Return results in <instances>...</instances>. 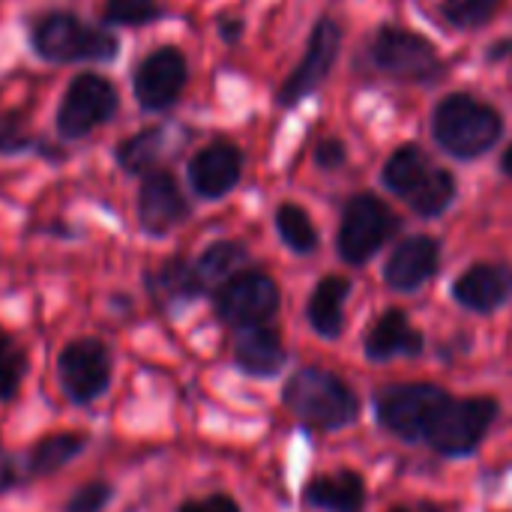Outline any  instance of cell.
<instances>
[{
    "mask_svg": "<svg viewBox=\"0 0 512 512\" xmlns=\"http://www.w3.org/2000/svg\"><path fill=\"white\" fill-rule=\"evenodd\" d=\"M285 405L315 429H342L357 420L354 393L324 369H300L285 387Z\"/></svg>",
    "mask_w": 512,
    "mask_h": 512,
    "instance_id": "6da1fadb",
    "label": "cell"
},
{
    "mask_svg": "<svg viewBox=\"0 0 512 512\" xmlns=\"http://www.w3.org/2000/svg\"><path fill=\"white\" fill-rule=\"evenodd\" d=\"M498 135H501L498 111L468 93H456L444 99L435 111V138L447 153L459 159L486 153L498 141Z\"/></svg>",
    "mask_w": 512,
    "mask_h": 512,
    "instance_id": "7a4b0ae2",
    "label": "cell"
},
{
    "mask_svg": "<svg viewBox=\"0 0 512 512\" xmlns=\"http://www.w3.org/2000/svg\"><path fill=\"white\" fill-rule=\"evenodd\" d=\"M33 45L45 60H111L117 54V39L102 27H87L69 12H51L33 27Z\"/></svg>",
    "mask_w": 512,
    "mask_h": 512,
    "instance_id": "3957f363",
    "label": "cell"
},
{
    "mask_svg": "<svg viewBox=\"0 0 512 512\" xmlns=\"http://www.w3.org/2000/svg\"><path fill=\"white\" fill-rule=\"evenodd\" d=\"M57 378L72 405H90L111 384V351L99 339H72L57 354Z\"/></svg>",
    "mask_w": 512,
    "mask_h": 512,
    "instance_id": "277c9868",
    "label": "cell"
},
{
    "mask_svg": "<svg viewBox=\"0 0 512 512\" xmlns=\"http://www.w3.org/2000/svg\"><path fill=\"white\" fill-rule=\"evenodd\" d=\"M498 405L492 399H447L426 429V441L447 456L471 453L489 426L495 423Z\"/></svg>",
    "mask_w": 512,
    "mask_h": 512,
    "instance_id": "5b68a950",
    "label": "cell"
},
{
    "mask_svg": "<svg viewBox=\"0 0 512 512\" xmlns=\"http://www.w3.org/2000/svg\"><path fill=\"white\" fill-rule=\"evenodd\" d=\"M447 399L450 396L435 384H399L378 396V417L384 429H390L393 435L417 441L426 438L432 417Z\"/></svg>",
    "mask_w": 512,
    "mask_h": 512,
    "instance_id": "8992f818",
    "label": "cell"
},
{
    "mask_svg": "<svg viewBox=\"0 0 512 512\" xmlns=\"http://www.w3.org/2000/svg\"><path fill=\"white\" fill-rule=\"evenodd\" d=\"M393 231V216L375 195H357L348 201L339 228V255L348 264L369 261Z\"/></svg>",
    "mask_w": 512,
    "mask_h": 512,
    "instance_id": "52a82bcc",
    "label": "cell"
},
{
    "mask_svg": "<svg viewBox=\"0 0 512 512\" xmlns=\"http://www.w3.org/2000/svg\"><path fill=\"white\" fill-rule=\"evenodd\" d=\"M279 309V288L264 273H237L216 291V312L231 327H258Z\"/></svg>",
    "mask_w": 512,
    "mask_h": 512,
    "instance_id": "ba28073f",
    "label": "cell"
},
{
    "mask_svg": "<svg viewBox=\"0 0 512 512\" xmlns=\"http://www.w3.org/2000/svg\"><path fill=\"white\" fill-rule=\"evenodd\" d=\"M117 111V93L114 87L99 75H78L60 102L57 126L63 138H81L102 126Z\"/></svg>",
    "mask_w": 512,
    "mask_h": 512,
    "instance_id": "9c48e42d",
    "label": "cell"
},
{
    "mask_svg": "<svg viewBox=\"0 0 512 512\" xmlns=\"http://www.w3.org/2000/svg\"><path fill=\"white\" fill-rule=\"evenodd\" d=\"M372 57L384 72H390L396 78L423 81L438 72L435 48L411 30H396V27L381 30L372 45Z\"/></svg>",
    "mask_w": 512,
    "mask_h": 512,
    "instance_id": "30bf717a",
    "label": "cell"
},
{
    "mask_svg": "<svg viewBox=\"0 0 512 512\" xmlns=\"http://www.w3.org/2000/svg\"><path fill=\"white\" fill-rule=\"evenodd\" d=\"M186 84V60L177 48H159L135 69V96L144 108L162 111L177 102Z\"/></svg>",
    "mask_w": 512,
    "mask_h": 512,
    "instance_id": "8fae6325",
    "label": "cell"
},
{
    "mask_svg": "<svg viewBox=\"0 0 512 512\" xmlns=\"http://www.w3.org/2000/svg\"><path fill=\"white\" fill-rule=\"evenodd\" d=\"M189 216V204L168 171H150L138 192V222L147 234H168Z\"/></svg>",
    "mask_w": 512,
    "mask_h": 512,
    "instance_id": "7c38bea8",
    "label": "cell"
},
{
    "mask_svg": "<svg viewBox=\"0 0 512 512\" xmlns=\"http://www.w3.org/2000/svg\"><path fill=\"white\" fill-rule=\"evenodd\" d=\"M339 39H342V33H339V27H336L330 18L318 21L315 33H312V39H309L306 57L297 63V69L291 72V78L282 84L279 99H282L285 105L300 102L303 96H309V93L327 78V72H330V66H333V60H336V51H339Z\"/></svg>",
    "mask_w": 512,
    "mask_h": 512,
    "instance_id": "4fadbf2b",
    "label": "cell"
},
{
    "mask_svg": "<svg viewBox=\"0 0 512 512\" xmlns=\"http://www.w3.org/2000/svg\"><path fill=\"white\" fill-rule=\"evenodd\" d=\"M240 165H243L240 150L228 141H216L189 162V183L204 198H222L237 186Z\"/></svg>",
    "mask_w": 512,
    "mask_h": 512,
    "instance_id": "5bb4252c",
    "label": "cell"
},
{
    "mask_svg": "<svg viewBox=\"0 0 512 512\" xmlns=\"http://www.w3.org/2000/svg\"><path fill=\"white\" fill-rule=\"evenodd\" d=\"M453 294L474 312H495L512 297V270L507 264H477L459 276Z\"/></svg>",
    "mask_w": 512,
    "mask_h": 512,
    "instance_id": "9a60e30c",
    "label": "cell"
},
{
    "mask_svg": "<svg viewBox=\"0 0 512 512\" xmlns=\"http://www.w3.org/2000/svg\"><path fill=\"white\" fill-rule=\"evenodd\" d=\"M438 267V243L432 237H408L387 261L384 279L396 291H417Z\"/></svg>",
    "mask_w": 512,
    "mask_h": 512,
    "instance_id": "2e32d148",
    "label": "cell"
},
{
    "mask_svg": "<svg viewBox=\"0 0 512 512\" xmlns=\"http://www.w3.org/2000/svg\"><path fill=\"white\" fill-rule=\"evenodd\" d=\"M234 360L243 372L270 378L282 369L285 363V348L276 330L258 324V327H243L234 339Z\"/></svg>",
    "mask_w": 512,
    "mask_h": 512,
    "instance_id": "e0dca14e",
    "label": "cell"
},
{
    "mask_svg": "<svg viewBox=\"0 0 512 512\" xmlns=\"http://www.w3.org/2000/svg\"><path fill=\"white\" fill-rule=\"evenodd\" d=\"M423 351V336L411 330L402 309L384 312L366 336V354L372 360H393V357H414Z\"/></svg>",
    "mask_w": 512,
    "mask_h": 512,
    "instance_id": "ac0fdd59",
    "label": "cell"
},
{
    "mask_svg": "<svg viewBox=\"0 0 512 512\" xmlns=\"http://www.w3.org/2000/svg\"><path fill=\"white\" fill-rule=\"evenodd\" d=\"M309 501L327 512H360L366 501L363 480L351 471L321 477L309 486Z\"/></svg>",
    "mask_w": 512,
    "mask_h": 512,
    "instance_id": "d6986e66",
    "label": "cell"
},
{
    "mask_svg": "<svg viewBox=\"0 0 512 512\" xmlns=\"http://www.w3.org/2000/svg\"><path fill=\"white\" fill-rule=\"evenodd\" d=\"M351 285L348 279L342 276H327L318 282L312 300H309V321L315 327V333L327 336V339H336L342 333V303L348 297Z\"/></svg>",
    "mask_w": 512,
    "mask_h": 512,
    "instance_id": "ffe728a7",
    "label": "cell"
},
{
    "mask_svg": "<svg viewBox=\"0 0 512 512\" xmlns=\"http://www.w3.org/2000/svg\"><path fill=\"white\" fill-rule=\"evenodd\" d=\"M87 447V435L81 432H60L36 441V447L27 456V474L30 477H48L66 468L75 456H81Z\"/></svg>",
    "mask_w": 512,
    "mask_h": 512,
    "instance_id": "44dd1931",
    "label": "cell"
},
{
    "mask_svg": "<svg viewBox=\"0 0 512 512\" xmlns=\"http://www.w3.org/2000/svg\"><path fill=\"white\" fill-rule=\"evenodd\" d=\"M246 264V249L240 243H213L195 264V273L201 279V288H222L228 279L240 273Z\"/></svg>",
    "mask_w": 512,
    "mask_h": 512,
    "instance_id": "7402d4cb",
    "label": "cell"
},
{
    "mask_svg": "<svg viewBox=\"0 0 512 512\" xmlns=\"http://www.w3.org/2000/svg\"><path fill=\"white\" fill-rule=\"evenodd\" d=\"M429 171H432V168H429L423 150H417V147H402V150H396V153L387 159V165H384V183H387L396 195H405V198H408V195L426 180Z\"/></svg>",
    "mask_w": 512,
    "mask_h": 512,
    "instance_id": "603a6c76",
    "label": "cell"
},
{
    "mask_svg": "<svg viewBox=\"0 0 512 512\" xmlns=\"http://www.w3.org/2000/svg\"><path fill=\"white\" fill-rule=\"evenodd\" d=\"M150 285H153V291H156L162 300H168V303H174V300L186 303V300H192V297H198V294L204 291V288H201V279H198V273H195V267H189V264L180 261V258L165 261V264L153 273Z\"/></svg>",
    "mask_w": 512,
    "mask_h": 512,
    "instance_id": "cb8c5ba5",
    "label": "cell"
},
{
    "mask_svg": "<svg viewBox=\"0 0 512 512\" xmlns=\"http://www.w3.org/2000/svg\"><path fill=\"white\" fill-rule=\"evenodd\" d=\"M165 147V132L162 129H144L138 135H132L129 141L120 144L117 150V162L129 171V174H147Z\"/></svg>",
    "mask_w": 512,
    "mask_h": 512,
    "instance_id": "d4e9b609",
    "label": "cell"
},
{
    "mask_svg": "<svg viewBox=\"0 0 512 512\" xmlns=\"http://www.w3.org/2000/svg\"><path fill=\"white\" fill-rule=\"evenodd\" d=\"M453 195H456L453 177L447 171H429L426 180L408 195V201L420 216H438L450 207Z\"/></svg>",
    "mask_w": 512,
    "mask_h": 512,
    "instance_id": "484cf974",
    "label": "cell"
},
{
    "mask_svg": "<svg viewBox=\"0 0 512 512\" xmlns=\"http://www.w3.org/2000/svg\"><path fill=\"white\" fill-rule=\"evenodd\" d=\"M27 375V354L24 348L0 330V402H12Z\"/></svg>",
    "mask_w": 512,
    "mask_h": 512,
    "instance_id": "4316f807",
    "label": "cell"
},
{
    "mask_svg": "<svg viewBox=\"0 0 512 512\" xmlns=\"http://www.w3.org/2000/svg\"><path fill=\"white\" fill-rule=\"evenodd\" d=\"M276 225H279L282 240H285L294 252H312V249H315L318 234H315L312 219L306 216L303 207H297V204H282L279 213H276Z\"/></svg>",
    "mask_w": 512,
    "mask_h": 512,
    "instance_id": "83f0119b",
    "label": "cell"
},
{
    "mask_svg": "<svg viewBox=\"0 0 512 512\" xmlns=\"http://www.w3.org/2000/svg\"><path fill=\"white\" fill-rule=\"evenodd\" d=\"M501 0H444V12L459 27H477L495 15Z\"/></svg>",
    "mask_w": 512,
    "mask_h": 512,
    "instance_id": "f1b7e54d",
    "label": "cell"
},
{
    "mask_svg": "<svg viewBox=\"0 0 512 512\" xmlns=\"http://www.w3.org/2000/svg\"><path fill=\"white\" fill-rule=\"evenodd\" d=\"M159 15V6L153 0H108L105 21L111 24H147Z\"/></svg>",
    "mask_w": 512,
    "mask_h": 512,
    "instance_id": "f546056e",
    "label": "cell"
},
{
    "mask_svg": "<svg viewBox=\"0 0 512 512\" xmlns=\"http://www.w3.org/2000/svg\"><path fill=\"white\" fill-rule=\"evenodd\" d=\"M114 498V489L111 483L105 480H93V483H84L66 504L63 512H102Z\"/></svg>",
    "mask_w": 512,
    "mask_h": 512,
    "instance_id": "4dcf8cb0",
    "label": "cell"
},
{
    "mask_svg": "<svg viewBox=\"0 0 512 512\" xmlns=\"http://www.w3.org/2000/svg\"><path fill=\"white\" fill-rule=\"evenodd\" d=\"M180 512H240V507L228 495H210L204 501H186Z\"/></svg>",
    "mask_w": 512,
    "mask_h": 512,
    "instance_id": "1f68e13d",
    "label": "cell"
},
{
    "mask_svg": "<svg viewBox=\"0 0 512 512\" xmlns=\"http://www.w3.org/2000/svg\"><path fill=\"white\" fill-rule=\"evenodd\" d=\"M315 159H318L321 168H339L345 162V147L339 141H321Z\"/></svg>",
    "mask_w": 512,
    "mask_h": 512,
    "instance_id": "d6a6232c",
    "label": "cell"
},
{
    "mask_svg": "<svg viewBox=\"0 0 512 512\" xmlns=\"http://www.w3.org/2000/svg\"><path fill=\"white\" fill-rule=\"evenodd\" d=\"M18 480H21L18 462H15L9 453H3V450H0V495H3V492H9V489H15V486H18Z\"/></svg>",
    "mask_w": 512,
    "mask_h": 512,
    "instance_id": "836d02e7",
    "label": "cell"
},
{
    "mask_svg": "<svg viewBox=\"0 0 512 512\" xmlns=\"http://www.w3.org/2000/svg\"><path fill=\"white\" fill-rule=\"evenodd\" d=\"M504 171H507V174L512 177V147L507 150V153H504Z\"/></svg>",
    "mask_w": 512,
    "mask_h": 512,
    "instance_id": "e575fe53",
    "label": "cell"
},
{
    "mask_svg": "<svg viewBox=\"0 0 512 512\" xmlns=\"http://www.w3.org/2000/svg\"><path fill=\"white\" fill-rule=\"evenodd\" d=\"M390 512H429V510H408V507H396V510Z\"/></svg>",
    "mask_w": 512,
    "mask_h": 512,
    "instance_id": "d590c367",
    "label": "cell"
}]
</instances>
